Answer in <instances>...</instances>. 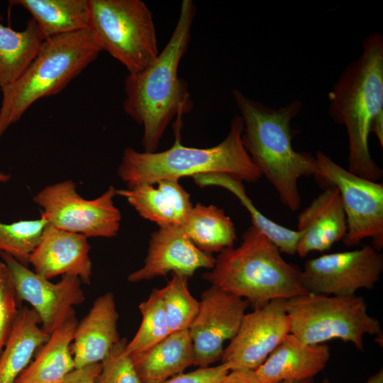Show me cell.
Masks as SVG:
<instances>
[{"instance_id":"36","label":"cell","mask_w":383,"mask_h":383,"mask_svg":"<svg viewBox=\"0 0 383 383\" xmlns=\"http://www.w3.org/2000/svg\"><path fill=\"white\" fill-rule=\"evenodd\" d=\"M365 383H383V370L372 375Z\"/></svg>"},{"instance_id":"38","label":"cell","mask_w":383,"mask_h":383,"mask_svg":"<svg viewBox=\"0 0 383 383\" xmlns=\"http://www.w3.org/2000/svg\"><path fill=\"white\" fill-rule=\"evenodd\" d=\"M10 178H11L10 174L0 172V183L6 182L10 179Z\"/></svg>"},{"instance_id":"35","label":"cell","mask_w":383,"mask_h":383,"mask_svg":"<svg viewBox=\"0 0 383 383\" xmlns=\"http://www.w3.org/2000/svg\"><path fill=\"white\" fill-rule=\"evenodd\" d=\"M221 383H264L256 374L255 370L237 369L230 370Z\"/></svg>"},{"instance_id":"28","label":"cell","mask_w":383,"mask_h":383,"mask_svg":"<svg viewBox=\"0 0 383 383\" xmlns=\"http://www.w3.org/2000/svg\"><path fill=\"white\" fill-rule=\"evenodd\" d=\"M162 294V288H155L148 299L139 304L142 320L135 335L127 343L126 350L129 354L145 350L171 333L166 318Z\"/></svg>"},{"instance_id":"23","label":"cell","mask_w":383,"mask_h":383,"mask_svg":"<svg viewBox=\"0 0 383 383\" xmlns=\"http://www.w3.org/2000/svg\"><path fill=\"white\" fill-rule=\"evenodd\" d=\"M40 318L33 309H20L0 355V383H15L30 364L36 350L49 339Z\"/></svg>"},{"instance_id":"27","label":"cell","mask_w":383,"mask_h":383,"mask_svg":"<svg viewBox=\"0 0 383 383\" xmlns=\"http://www.w3.org/2000/svg\"><path fill=\"white\" fill-rule=\"evenodd\" d=\"M40 30L31 18L21 31L1 23L0 16V88L13 83L26 70L43 42Z\"/></svg>"},{"instance_id":"19","label":"cell","mask_w":383,"mask_h":383,"mask_svg":"<svg viewBox=\"0 0 383 383\" xmlns=\"http://www.w3.org/2000/svg\"><path fill=\"white\" fill-rule=\"evenodd\" d=\"M330 356L326 344H307L289 333L255 372L264 383L313 379Z\"/></svg>"},{"instance_id":"4","label":"cell","mask_w":383,"mask_h":383,"mask_svg":"<svg viewBox=\"0 0 383 383\" xmlns=\"http://www.w3.org/2000/svg\"><path fill=\"white\" fill-rule=\"evenodd\" d=\"M243 121L240 115L231 121L227 136L218 145L198 148L184 146L181 134L174 135L172 147L162 152H138L131 147L123 151L118 175L128 189L155 184L162 179L221 173L241 182H255L261 174L243 143Z\"/></svg>"},{"instance_id":"25","label":"cell","mask_w":383,"mask_h":383,"mask_svg":"<svg viewBox=\"0 0 383 383\" xmlns=\"http://www.w3.org/2000/svg\"><path fill=\"white\" fill-rule=\"evenodd\" d=\"M181 227L199 249L209 254L233 247L236 240L233 222L214 205L196 204Z\"/></svg>"},{"instance_id":"14","label":"cell","mask_w":383,"mask_h":383,"mask_svg":"<svg viewBox=\"0 0 383 383\" xmlns=\"http://www.w3.org/2000/svg\"><path fill=\"white\" fill-rule=\"evenodd\" d=\"M0 257L9 270L19 299L37 312L46 333L50 335L74 312V306L84 301L79 277L66 274L52 283L9 255L1 252Z\"/></svg>"},{"instance_id":"5","label":"cell","mask_w":383,"mask_h":383,"mask_svg":"<svg viewBox=\"0 0 383 383\" xmlns=\"http://www.w3.org/2000/svg\"><path fill=\"white\" fill-rule=\"evenodd\" d=\"M203 278L244 299L254 309L274 299L309 293L301 271L287 262L279 249L252 225L243 233L239 246L218 253L211 271Z\"/></svg>"},{"instance_id":"9","label":"cell","mask_w":383,"mask_h":383,"mask_svg":"<svg viewBox=\"0 0 383 383\" xmlns=\"http://www.w3.org/2000/svg\"><path fill=\"white\" fill-rule=\"evenodd\" d=\"M116 189L110 186L94 199H85L71 179L45 187L33 196L42 208L40 217L57 229L87 238H113L120 228L121 214L114 205Z\"/></svg>"},{"instance_id":"17","label":"cell","mask_w":383,"mask_h":383,"mask_svg":"<svg viewBox=\"0 0 383 383\" xmlns=\"http://www.w3.org/2000/svg\"><path fill=\"white\" fill-rule=\"evenodd\" d=\"M301 233L296 254L306 257L313 251L329 250L345 238L347 221L338 189L328 186L298 216Z\"/></svg>"},{"instance_id":"11","label":"cell","mask_w":383,"mask_h":383,"mask_svg":"<svg viewBox=\"0 0 383 383\" xmlns=\"http://www.w3.org/2000/svg\"><path fill=\"white\" fill-rule=\"evenodd\" d=\"M383 271V255L373 246L323 255L307 260L301 271L309 293L352 296L361 289H372Z\"/></svg>"},{"instance_id":"37","label":"cell","mask_w":383,"mask_h":383,"mask_svg":"<svg viewBox=\"0 0 383 383\" xmlns=\"http://www.w3.org/2000/svg\"><path fill=\"white\" fill-rule=\"evenodd\" d=\"M279 383H313V379H309L305 380H288L280 382Z\"/></svg>"},{"instance_id":"15","label":"cell","mask_w":383,"mask_h":383,"mask_svg":"<svg viewBox=\"0 0 383 383\" xmlns=\"http://www.w3.org/2000/svg\"><path fill=\"white\" fill-rule=\"evenodd\" d=\"M215 257L199 249L179 226L160 227L151 234L142 267L128 280L136 283L166 276L169 272L189 278L200 268L212 269Z\"/></svg>"},{"instance_id":"20","label":"cell","mask_w":383,"mask_h":383,"mask_svg":"<svg viewBox=\"0 0 383 383\" xmlns=\"http://www.w3.org/2000/svg\"><path fill=\"white\" fill-rule=\"evenodd\" d=\"M154 184H142L116 189L138 214L160 227L181 226L193 206L189 194L177 179H162Z\"/></svg>"},{"instance_id":"26","label":"cell","mask_w":383,"mask_h":383,"mask_svg":"<svg viewBox=\"0 0 383 383\" xmlns=\"http://www.w3.org/2000/svg\"><path fill=\"white\" fill-rule=\"evenodd\" d=\"M200 187H219L231 192L249 212L252 226L267 237L282 253L294 255L301 233L296 230L287 228L268 218L262 213L248 197L241 181L226 174L209 173L192 177Z\"/></svg>"},{"instance_id":"22","label":"cell","mask_w":383,"mask_h":383,"mask_svg":"<svg viewBox=\"0 0 383 383\" xmlns=\"http://www.w3.org/2000/svg\"><path fill=\"white\" fill-rule=\"evenodd\" d=\"M77 323L74 312L50 334L15 383H61L75 369L71 345Z\"/></svg>"},{"instance_id":"2","label":"cell","mask_w":383,"mask_h":383,"mask_svg":"<svg viewBox=\"0 0 383 383\" xmlns=\"http://www.w3.org/2000/svg\"><path fill=\"white\" fill-rule=\"evenodd\" d=\"M196 13L194 3L183 0L175 28L162 51L145 68L128 74L124 80L123 110L143 128L144 152L157 151L174 117V122H182L183 115L193 108L187 84L177 70L188 48Z\"/></svg>"},{"instance_id":"21","label":"cell","mask_w":383,"mask_h":383,"mask_svg":"<svg viewBox=\"0 0 383 383\" xmlns=\"http://www.w3.org/2000/svg\"><path fill=\"white\" fill-rule=\"evenodd\" d=\"M130 355L141 383H161L194 365L189 330L171 333L150 348Z\"/></svg>"},{"instance_id":"6","label":"cell","mask_w":383,"mask_h":383,"mask_svg":"<svg viewBox=\"0 0 383 383\" xmlns=\"http://www.w3.org/2000/svg\"><path fill=\"white\" fill-rule=\"evenodd\" d=\"M101 51L89 28L45 40L23 74L1 90L0 138L35 102L61 91Z\"/></svg>"},{"instance_id":"18","label":"cell","mask_w":383,"mask_h":383,"mask_svg":"<svg viewBox=\"0 0 383 383\" xmlns=\"http://www.w3.org/2000/svg\"><path fill=\"white\" fill-rule=\"evenodd\" d=\"M118 314L113 294L99 296L89 313L77 323L71 345L75 369L101 362L119 341Z\"/></svg>"},{"instance_id":"13","label":"cell","mask_w":383,"mask_h":383,"mask_svg":"<svg viewBox=\"0 0 383 383\" xmlns=\"http://www.w3.org/2000/svg\"><path fill=\"white\" fill-rule=\"evenodd\" d=\"M199 302L189 331L194 365L206 367L221 360L225 341L235 336L250 305L244 299L213 285L201 294Z\"/></svg>"},{"instance_id":"12","label":"cell","mask_w":383,"mask_h":383,"mask_svg":"<svg viewBox=\"0 0 383 383\" xmlns=\"http://www.w3.org/2000/svg\"><path fill=\"white\" fill-rule=\"evenodd\" d=\"M287 300L277 299L245 313L235 336L224 348L221 364L228 370H255L290 333Z\"/></svg>"},{"instance_id":"3","label":"cell","mask_w":383,"mask_h":383,"mask_svg":"<svg viewBox=\"0 0 383 383\" xmlns=\"http://www.w3.org/2000/svg\"><path fill=\"white\" fill-rule=\"evenodd\" d=\"M232 95L243 121V145L261 175L277 191L285 206L298 210L301 199L298 180L317 174L315 156L297 152L292 147V120L301 111L302 103L293 100L279 109L252 100L240 90Z\"/></svg>"},{"instance_id":"31","label":"cell","mask_w":383,"mask_h":383,"mask_svg":"<svg viewBox=\"0 0 383 383\" xmlns=\"http://www.w3.org/2000/svg\"><path fill=\"white\" fill-rule=\"evenodd\" d=\"M128 340L120 339L101 362V369L94 383H141L126 350Z\"/></svg>"},{"instance_id":"34","label":"cell","mask_w":383,"mask_h":383,"mask_svg":"<svg viewBox=\"0 0 383 383\" xmlns=\"http://www.w3.org/2000/svg\"><path fill=\"white\" fill-rule=\"evenodd\" d=\"M101 369V362L74 369L65 377L61 383H94Z\"/></svg>"},{"instance_id":"8","label":"cell","mask_w":383,"mask_h":383,"mask_svg":"<svg viewBox=\"0 0 383 383\" xmlns=\"http://www.w3.org/2000/svg\"><path fill=\"white\" fill-rule=\"evenodd\" d=\"M89 29L128 74L143 70L159 54L152 14L141 0H89Z\"/></svg>"},{"instance_id":"29","label":"cell","mask_w":383,"mask_h":383,"mask_svg":"<svg viewBox=\"0 0 383 383\" xmlns=\"http://www.w3.org/2000/svg\"><path fill=\"white\" fill-rule=\"evenodd\" d=\"M172 274L171 279L162 287V299L170 333H174L189 329L198 313L200 302L189 289V277Z\"/></svg>"},{"instance_id":"32","label":"cell","mask_w":383,"mask_h":383,"mask_svg":"<svg viewBox=\"0 0 383 383\" xmlns=\"http://www.w3.org/2000/svg\"><path fill=\"white\" fill-rule=\"evenodd\" d=\"M20 302L9 270L0 259V355L21 308Z\"/></svg>"},{"instance_id":"1","label":"cell","mask_w":383,"mask_h":383,"mask_svg":"<svg viewBox=\"0 0 383 383\" xmlns=\"http://www.w3.org/2000/svg\"><path fill=\"white\" fill-rule=\"evenodd\" d=\"M362 52L340 73L328 93V113L345 126L349 142L348 171L377 182L382 170L372 159L369 136L383 147V36H366Z\"/></svg>"},{"instance_id":"7","label":"cell","mask_w":383,"mask_h":383,"mask_svg":"<svg viewBox=\"0 0 383 383\" xmlns=\"http://www.w3.org/2000/svg\"><path fill=\"white\" fill-rule=\"evenodd\" d=\"M290 333L307 344L333 339L364 351L365 335L382 338L380 322L367 312L364 298L308 293L287 300Z\"/></svg>"},{"instance_id":"39","label":"cell","mask_w":383,"mask_h":383,"mask_svg":"<svg viewBox=\"0 0 383 383\" xmlns=\"http://www.w3.org/2000/svg\"><path fill=\"white\" fill-rule=\"evenodd\" d=\"M0 92H1V88H0Z\"/></svg>"},{"instance_id":"30","label":"cell","mask_w":383,"mask_h":383,"mask_svg":"<svg viewBox=\"0 0 383 383\" xmlns=\"http://www.w3.org/2000/svg\"><path fill=\"white\" fill-rule=\"evenodd\" d=\"M47 221L42 217L11 223L0 221V253H6L27 266Z\"/></svg>"},{"instance_id":"33","label":"cell","mask_w":383,"mask_h":383,"mask_svg":"<svg viewBox=\"0 0 383 383\" xmlns=\"http://www.w3.org/2000/svg\"><path fill=\"white\" fill-rule=\"evenodd\" d=\"M228 369L223 364L182 372L173 376L161 383H221L228 373Z\"/></svg>"},{"instance_id":"16","label":"cell","mask_w":383,"mask_h":383,"mask_svg":"<svg viewBox=\"0 0 383 383\" xmlns=\"http://www.w3.org/2000/svg\"><path fill=\"white\" fill-rule=\"evenodd\" d=\"M90 248L86 236L47 224L29 264L36 274L48 279L69 274L88 284L91 276Z\"/></svg>"},{"instance_id":"10","label":"cell","mask_w":383,"mask_h":383,"mask_svg":"<svg viewBox=\"0 0 383 383\" xmlns=\"http://www.w3.org/2000/svg\"><path fill=\"white\" fill-rule=\"evenodd\" d=\"M318 172L322 184L333 186L340 193L348 231L342 240L354 247L370 238L378 251L383 248V185L357 176L335 162L321 150L316 152Z\"/></svg>"},{"instance_id":"24","label":"cell","mask_w":383,"mask_h":383,"mask_svg":"<svg viewBox=\"0 0 383 383\" xmlns=\"http://www.w3.org/2000/svg\"><path fill=\"white\" fill-rule=\"evenodd\" d=\"M26 9L44 40L89 28V0H13Z\"/></svg>"}]
</instances>
